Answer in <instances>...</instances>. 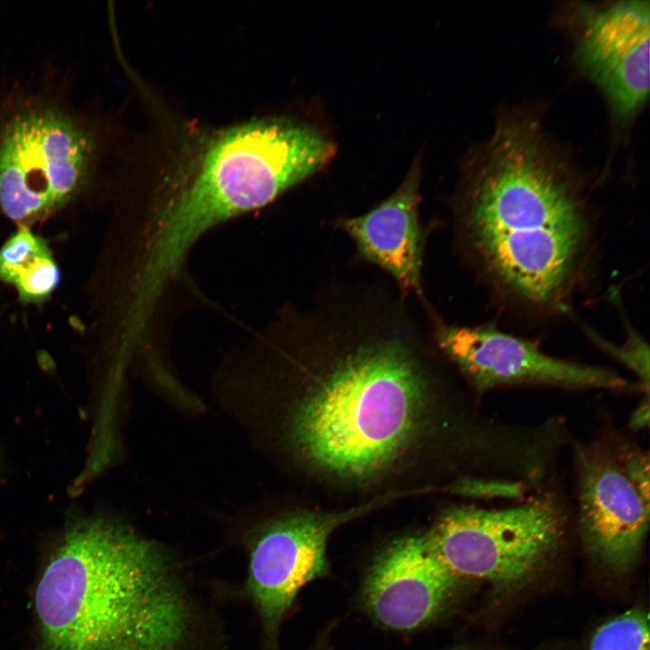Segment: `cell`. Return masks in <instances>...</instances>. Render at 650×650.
I'll return each mask as SVG.
<instances>
[{
	"label": "cell",
	"mask_w": 650,
	"mask_h": 650,
	"mask_svg": "<svg viewBox=\"0 0 650 650\" xmlns=\"http://www.w3.org/2000/svg\"><path fill=\"white\" fill-rule=\"evenodd\" d=\"M59 266L46 241L21 226L0 247V282L23 303H41L58 287Z\"/></svg>",
	"instance_id": "cell-13"
},
{
	"label": "cell",
	"mask_w": 650,
	"mask_h": 650,
	"mask_svg": "<svg viewBox=\"0 0 650 650\" xmlns=\"http://www.w3.org/2000/svg\"><path fill=\"white\" fill-rule=\"evenodd\" d=\"M421 165L415 160L398 188L368 212L339 221L358 255L421 296L423 237L419 221Z\"/></svg>",
	"instance_id": "cell-12"
},
{
	"label": "cell",
	"mask_w": 650,
	"mask_h": 650,
	"mask_svg": "<svg viewBox=\"0 0 650 650\" xmlns=\"http://www.w3.org/2000/svg\"><path fill=\"white\" fill-rule=\"evenodd\" d=\"M590 206L583 180L540 117L514 109L469 158L458 237L497 298L531 314L562 313L593 258Z\"/></svg>",
	"instance_id": "cell-1"
},
{
	"label": "cell",
	"mask_w": 650,
	"mask_h": 650,
	"mask_svg": "<svg viewBox=\"0 0 650 650\" xmlns=\"http://www.w3.org/2000/svg\"><path fill=\"white\" fill-rule=\"evenodd\" d=\"M460 579L429 549L423 534L399 537L374 558L362 585V602L381 626L411 631L436 618Z\"/></svg>",
	"instance_id": "cell-11"
},
{
	"label": "cell",
	"mask_w": 650,
	"mask_h": 650,
	"mask_svg": "<svg viewBox=\"0 0 650 650\" xmlns=\"http://www.w3.org/2000/svg\"><path fill=\"white\" fill-rule=\"evenodd\" d=\"M35 608L41 650H181L193 618L166 550L102 516L67 528Z\"/></svg>",
	"instance_id": "cell-3"
},
{
	"label": "cell",
	"mask_w": 650,
	"mask_h": 650,
	"mask_svg": "<svg viewBox=\"0 0 650 650\" xmlns=\"http://www.w3.org/2000/svg\"><path fill=\"white\" fill-rule=\"evenodd\" d=\"M572 523V507L551 483L506 506H452L423 536L433 555L460 580L510 588L556 556Z\"/></svg>",
	"instance_id": "cell-6"
},
{
	"label": "cell",
	"mask_w": 650,
	"mask_h": 650,
	"mask_svg": "<svg viewBox=\"0 0 650 650\" xmlns=\"http://www.w3.org/2000/svg\"><path fill=\"white\" fill-rule=\"evenodd\" d=\"M362 511L292 514L265 524L251 536L248 590L269 642L299 591L326 574L330 534Z\"/></svg>",
	"instance_id": "cell-9"
},
{
	"label": "cell",
	"mask_w": 650,
	"mask_h": 650,
	"mask_svg": "<svg viewBox=\"0 0 650 650\" xmlns=\"http://www.w3.org/2000/svg\"><path fill=\"white\" fill-rule=\"evenodd\" d=\"M102 130L65 72L0 79V212L29 227L84 195L101 166Z\"/></svg>",
	"instance_id": "cell-5"
},
{
	"label": "cell",
	"mask_w": 650,
	"mask_h": 650,
	"mask_svg": "<svg viewBox=\"0 0 650 650\" xmlns=\"http://www.w3.org/2000/svg\"><path fill=\"white\" fill-rule=\"evenodd\" d=\"M576 477L573 518L586 551L606 567L636 563L649 526V453L608 430L590 441L572 440Z\"/></svg>",
	"instance_id": "cell-7"
},
{
	"label": "cell",
	"mask_w": 650,
	"mask_h": 650,
	"mask_svg": "<svg viewBox=\"0 0 650 650\" xmlns=\"http://www.w3.org/2000/svg\"><path fill=\"white\" fill-rule=\"evenodd\" d=\"M335 144L311 125L284 117L218 132L195 164L164 179L131 215L129 236L147 262L179 271L217 227L260 209L320 171Z\"/></svg>",
	"instance_id": "cell-4"
},
{
	"label": "cell",
	"mask_w": 650,
	"mask_h": 650,
	"mask_svg": "<svg viewBox=\"0 0 650 650\" xmlns=\"http://www.w3.org/2000/svg\"><path fill=\"white\" fill-rule=\"evenodd\" d=\"M587 650H649V618L634 608L599 626Z\"/></svg>",
	"instance_id": "cell-14"
},
{
	"label": "cell",
	"mask_w": 650,
	"mask_h": 650,
	"mask_svg": "<svg viewBox=\"0 0 650 650\" xmlns=\"http://www.w3.org/2000/svg\"><path fill=\"white\" fill-rule=\"evenodd\" d=\"M578 11V64L605 97L614 120L627 124L649 92V1L584 4Z\"/></svg>",
	"instance_id": "cell-10"
},
{
	"label": "cell",
	"mask_w": 650,
	"mask_h": 650,
	"mask_svg": "<svg viewBox=\"0 0 650 650\" xmlns=\"http://www.w3.org/2000/svg\"><path fill=\"white\" fill-rule=\"evenodd\" d=\"M434 338L442 353L482 393L546 386L643 394L636 381L612 369L553 357L533 341L492 326L440 323Z\"/></svg>",
	"instance_id": "cell-8"
},
{
	"label": "cell",
	"mask_w": 650,
	"mask_h": 650,
	"mask_svg": "<svg viewBox=\"0 0 650 650\" xmlns=\"http://www.w3.org/2000/svg\"><path fill=\"white\" fill-rule=\"evenodd\" d=\"M649 424V399L642 398L629 419V428L634 431L642 430Z\"/></svg>",
	"instance_id": "cell-15"
},
{
	"label": "cell",
	"mask_w": 650,
	"mask_h": 650,
	"mask_svg": "<svg viewBox=\"0 0 650 650\" xmlns=\"http://www.w3.org/2000/svg\"><path fill=\"white\" fill-rule=\"evenodd\" d=\"M376 318H303L324 369L292 412L289 440L331 474L382 469L410 443L422 416L419 338L402 320Z\"/></svg>",
	"instance_id": "cell-2"
}]
</instances>
